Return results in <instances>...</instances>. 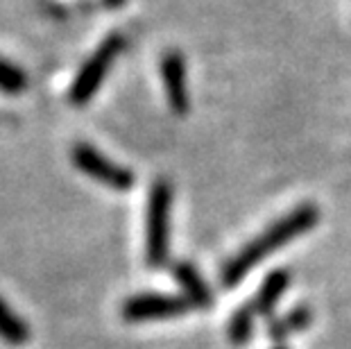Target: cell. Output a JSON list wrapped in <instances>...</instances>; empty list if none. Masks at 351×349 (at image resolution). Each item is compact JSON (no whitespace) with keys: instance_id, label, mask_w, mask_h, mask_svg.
Returning a JSON list of instances; mask_svg holds the SVG:
<instances>
[{"instance_id":"cell-1","label":"cell","mask_w":351,"mask_h":349,"mask_svg":"<svg viewBox=\"0 0 351 349\" xmlns=\"http://www.w3.org/2000/svg\"><path fill=\"white\" fill-rule=\"evenodd\" d=\"M319 211L313 204H300L297 209H293L288 215H283L276 222H272L263 234H258L256 239H252L245 248L238 252L236 256H231L229 261L222 265L220 281L225 288H234L247 277V272H252L256 265L274 254L276 250H281L283 245H288L297 236H302L306 232H311L317 225Z\"/></svg>"},{"instance_id":"cell-2","label":"cell","mask_w":351,"mask_h":349,"mask_svg":"<svg viewBox=\"0 0 351 349\" xmlns=\"http://www.w3.org/2000/svg\"><path fill=\"white\" fill-rule=\"evenodd\" d=\"M170 206H173V189H170V184L154 182L150 197H147L145 215V258L150 268H161L168 261Z\"/></svg>"},{"instance_id":"cell-3","label":"cell","mask_w":351,"mask_h":349,"mask_svg":"<svg viewBox=\"0 0 351 349\" xmlns=\"http://www.w3.org/2000/svg\"><path fill=\"white\" fill-rule=\"evenodd\" d=\"M123 48H125V39L121 34H109L107 39L95 48V53L86 59V64L82 66L75 80H73V86L69 91V98L73 105L82 107L93 98L95 91H98L100 84L104 82V77H107V73L111 71V66H114L116 57L123 53Z\"/></svg>"},{"instance_id":"cell-4","label":"cell","mask_w":351,"mask_h":349,"mask_svg":"<svg viewBox=\"0 0 351 349\" xmlns=\"http://www.w3.org/2000/svg\"><path fill=\"white\" fill-rule=\"evenodd\" d=\"M73 163H75L84 175L93 177L95 182H100L114 191H130L134 186L132 170H127L125 166H118V163L107 159L102 152H98L88 143H77L73 147Z\"/></svg>"},{"instance_id":"cell-5","label":"cell","mask_w":351,"mask_h":349,"mask_svg":"<svg viewBox=\"0 0 351 349\" xmlns=\"http://www.w3.org/2000/svg\"><path fill=\"white\" fill-rule=\"evenodd\" d=\"M189 309L191 304L179 295L145 293L125 300L121 313L127 322H154V320H173V317L184 315Z\"/></svg>"},{"instance_id":"cell-6","label":"cell","mask_w":351,"mask_h":349,"mask_svg":"<svg viewBox=\"0 0 351 349\" xmlns=\"http://www.w3.org/2000/svg\"><path fill=\"white\" fill-rule=\"evenodd\" d=\"M161 77L163 88L168 95V105L173 107L177 114H186L189 111V88H186V66L184 57L173 50L166 53L161 59Z\"/></svg>"},{"instance_id":"cell-7","label":"cell","mask_w":351,"mask_h":349,"mask_svg":"<svg viewBox=\"0 0 351 349\" xmlns=\"http://www.w3.org/2000/svg\"><path fill=\"white\" fill-rule=\"evenodd\" d=\"M173 274L177 279V284L182 286L184 291V300L191 304L193 309H208L213 304V295L208 291V286L204 284L202 274L197 268L189 261H179L175 263Z\"/></svg>"},{"instance_id":"cell-8","label":"cell","mask_w":351,"mask_h":349,"mask_svg":"<svg viewBox=\"0 0 351 349\" xmlns=\"http://www.w3.org/2000/svg\"><path fill=\"white\" fill-rule=\"evenodd\" d=\"M290 286V272L288 270H272L265 277V281L261 284V288L256 291L252 300V309L256 315L267 317L274 311V306L279 304V300L283 297V293L288 291Z\"/></svg>"},{"instance_id":"cell-9","label":"cell","mask_w":351,"mask_h":349,"mask_svg":"<svg viewBox=\"0 0 351 349\" xmlns=\"http://www.w3.org/2000/svg\"><path fill=\"white\" fill-rule=\"evenodd\" d=\"M311 320H313V311L308 306H295V309H290L286 315L270 320L267 333H270L272 340L281 343V340H286L288 336H293V333L304 331L306 326L311 324Z\"/></svg>"},{"instance_id":"cell-10","label":"cell","mask_w":351,"mask_h":349,"mask_svg":"<svg viewBox=\"0 0 351 349\" xmlns=\"http://www.w3.org/2000/svg\"><path fill=\"white\" fill-rule=\"evenodd\" d=\"M29 336H32V333H29V326L21 320L16 315V311L0 297V340L19 347V345H25Z\"/></svg>"},{"instance_id":"cell-11","label":"cell","mask_w":351,"mask_h":349,"mask_svg":"<svg viewBox=\"0 0 351 349\" xmlns=\"http://www.w3.org/2000/svg\"><path fill=\"white\" fill-rule=\"evenodd\" d=\"M254 320H256V313H254L252 304H245L231 315L229 320V329H227V336L231 340V345L241 347V345H247L252 340V331H254Z\"/></svg>"},{"instance_id":"cell-12","label":"cell","mask_w":351,"mask_h":349,"mask_svg":"<svg viewBox=\"0 0 351 349\" xmlns=\"http://www.w3.org/2000/svg\"><path fill=\"white\" fill-rule=\"evenodd\" d=\"M27 88V75L21 66L12 64L10 59L0 57V91L3 93H21Z\"/></svg>"},{"instance_id":"cell-13","label":"cell","mask_w":351,"mask_h":349,"mask_svg":"<svg viewBox=\"0 0 351 349\" xmlns=\"http://www.w3.org/2000/svg\"><path fill=\"white\" fill-rule=\"evenodd\" d=\"M104 3H107L109 7H114V10H116V7H121V5L125 3V0H104Z\"/></svg>"},{"instance_id":"cell-14","label":"cell","mask_w":351,"mask_h":349,"mask_svg":"<svg viewBox=\"0 0 351 349\" xmlns=\"http://www.w3.org/2000/svg\"><path fill=\"white\" fill-rule=\"evenodd\" d=\"M272 349H288V347H283V345H276V347H272Z\"/></svg>"}]
</instances>
